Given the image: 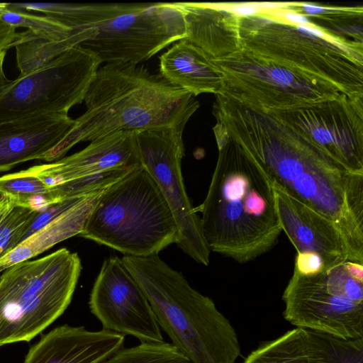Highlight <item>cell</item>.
Segmentation results:
<instances>
[{
    "mask_svg": "<svg viewBox=\"0 0 363 363\" xmlns=\"http://www.w3.org/2000/svg\"><path fill=\"white\" fill-rule=\"evenodd\" d=\"M101 363H191L169 342L140 343L123 347Z\"/></svg>",
    "mask_w": 363,
    "mask_h": 363,
    "instance_id": "44dd1931",
    "label": "cell"
},
{
    "mask_svg": "<svg viewBox=\"0 0 363 363\" xmlns=\"http://www.w3.org/2000/svg\"><path fill=\"white\" fill-rule=\"evenodd\" d=\"M296 27L298 30L305 33L311 37L323 39L327 37V35L324 32L317 28H315L313 26H296Z\"/></svg>",
    "mask_w": 363,
    "mask_h": 363,
    "instance_id": "83f0119b",
    "label": "cell"
},
{
    "mask_svg": "<svg viewBox=\"0 0 363 363\" xmlns=\"http://www.w3.org/2000/svg\"><path fill=\"white\" fill-rule=\"evenodd\" d=\"M16 6L43 13L72 28H95L96 36L81 45L101 62L138 65L186 38L184 18L175 3L20 2Z\"/></svg>",
    "mask_w": 363,
    "mask_h": 363,
    "instance_id": "277c9868",
    "label": "cell"
},
{
    "mask_svg": "<svg viewBox=\"0 0 363 363\" xmlns=\"http://www.w3.org/2000/svg\"><path fill=\"white\" fill-rule=\"evenodd\" d=\"M186 124L135 130V137L140 163L157 184L175 218L177 245L194 260L207 266L211 251L182 174L184 155L182 135Z\"/></svg>",
    "mask_w": 363,
    "mask_h": 363,
    "instance_id": "9c48e42d",
    "label": "cell"
},
{
    "mask_svg": "<svg viewBox=\"0 0 363 363\" xmlns=\"http://www.w3.org/2000/svg\"><path fill=\"white\" fill-rule=\"evenodd\" d=\"M16 28L0 20V52L7 51L19 36Z\"/></svg>",
    "mask_w": 363,
    "mask_h": 363,
    "instance_id": "d4e9b609",
    "label": "cell"
},
{
    "mask_svg": "<svg viewBox=\"0 0 363 363\" xmlns=\"http://www.w3.org/2000/svg\"><path fill=\"white\" fill-rule=\"evenodd\" d=\"M95 28H79L71 36L57 41L38 38L26 30L19 33L13 44L16 50L19 75H25L51 61L72 47L96 36Z\"/></svg>",
    "mask_w": 363,
    "mask_h": 363,
    "instance_id": "ac0fdd59",
    "label": "cell"
},
{
    "mask_svg": "<svg viewBox=\"0 0 363 363\" xmlns=\"http://www.w3.org/2000/svg\"><path fill=\"white\" fill-rule=\"evenodd\" d=\"M141 164L135 130L119 131L94 140L84 149L28 171L48 184L65 183Z\"/></svg>",
    "mask_w": 363,
    "mask_h": 363,
    "instance_id": "7c38bea8",
    "label": "cell"
},
{
    "mask_svg": "<svg viewBox=\"0 0 363 363\" xmlns=\"http://www.w3.org/2000/svg\"><path fill=\"white\" fill-rule=\"evenodd\" d=\"M160 76L169 84L196 96L221 89L220 68L199 47L186 39L176 42L160 57Z\"/></svg>",
    "mask_w": 363,
    "mask_h": 363,
    "instance_id": "9a60e30c",
    "label": "cell"
},
{
    "mask_svg": "<svg viewBox=\"0 0 363 363\" xmlns=\"http://www.w3.org/2000/svg\"><path fill=\"white\" fill-rule=\"evenodd\" d=\"M91 313L104 330L141 343H162L161 328L148 299L122 258L106 259L90 293Z\"/></svg>",
    "mask_w": 363,
    "mask_h": 363,
    "instance_id": "30bf717a",
    "label": "cell"
},
{
    "mask_svg": "<svg viewBox=\"0 0 363 363\" xmlns=\"http://www.w3.org/2000/svg\"><path fill=\"white\" fill-rule=\"evenodd\" d=\"M0 20L16 28H26L35 36L51 41L65 39L79 29L68 27L45 15H35L23 10L8 8Z\"/></svg>",
    "mask_w": 363,
    "mask_h": 363,
    "instance_id": "ffe728a7",
    "label": "cell"
},
{
    "mask_svg": "<svg viewBox=\"0 0 363 363\" xmlns=\"http://www.w3.org/2000/svg\"><path fill=\"white\" fill-rule=\"evenodd\" d=\"M213 6L223 12L232 13L240 17L253 16L266 11L261 3L213 4Z\"/></svg>",
    "mask_w": 363,
    "mask_h": 363,
    "instance_id": "cb8c5ba5",
    "label": "cell"
},
{
    "mask_svg": "<svg viewBox=\"0 0 363 363\" xmlns=\"http://www.w3.org/2000/svg\"><path fill=\"white\" fill-rule=\"evenodd\" d=\"M282 298L284 317L296 328L363 337V264L347 260L311 274L294 269Z\"/></svg>",
    "mask_w": 363,
    "mask_h": 363,
    "instance_id": "52a82bcc",
    "label": "cell"
},
{
    "mask_svg": "<svg viewBox=\"0 0 363 363\" xmlns=\"http://www.w3.org/2000/svg\"><path fill=\"white\" fill-rule=\"evenodd\" d=\"M81 270L77 253L67 248L5 269L0 277V347L30 341L62 315Z\"/></svg>",
    "mask_w": 363,
    "mask_h": 363,
    "instance_id": "8992f818",
    "label": "cell"
},
{
    "mask_svg": "<svg viewBox=\"0 0 363 363\" xmlns=\"http://www.w3.org/2000/svg\"><path fill=\"white\" fill-rule=\"evenodd\" d=\"M280 226L298 255H315L324 270L348 260L343 235L332 220L272 183Z\"/></svg>",
    "mask_w": 363,
    "mask_h": 363,
    "instance_id": "8fae6325",
    "label": "cell"
},
{
    "mask_svg": "<svg viewBox=\"0 0 363 363\" xmlns=\"http://www.w3.org/2000/svg\"><path fill=\"white\" fill-rule=\"evenodd\" d=\"M274 15L284 18L286 21L295 24V26H312L308 18L301 13L294 11H285L281 9L273 11Z\"/></svg>",
    "mask_w": 363,
    "mask_h": 363,
    "instance_id": "484cf974",
    "label": "cell"
},
{
    "mask_svg": "<svg viewBox=\"0 0 363 363\" xmlns=\"http://www.w3.org/2000/svg\"><path fill=\"white\" fill-rule=\"evenodd\" d=\"M242 363H327L324 343L315 331L296 328L259 345Z\"/></svg>",
    "mask_w": 363,
    "mask_h": 363,
    "instance_id": "e0dca14e",
    "label": "cell"
},
{
    "mask_svg": "<svg viewBox=\"0 0 363 363\" xmlns=\"http://www.w3.org/2000/svg\"><path fill=\"white\" fill-rule=\"evenodd\" d=\"M9 3H0V18L4 12L7 9Z\"/></svg>",
    "mask_w": 363,
    "mask_h": 363,
    "instance_id": "f546056e",
    "label": "cell"
},
{
    "mask_svg": "<svg viewBox=\"0 0 363 363\" xmlns=\"http://www.w3.org/2000/svg\"><path fill=\"white\" fill-rule=\"evenodd\" d=\"M316 333L324 343L327 363H363V337L342 339Z\"/></svg>",
    "mask_w": 363,
    "mask_h": 363,
    "instance_id": "603a6c76",
    "label": "cell"
},
{
    "mask_svg": "<svg viewBox=\"0 0 363 363\" xmlns=\"http://www.w3.org/2000/svg\"><path fill=\"white\" fill-rule=\"evenodd\" d=\"M4 197V196L1 194H0V200H1Z\"/></svg>",
    "mask_w": 363,
    "mask_h": 363,
    "instance_id": "4dcf8cb0",
    "label": "cell"
},
{
    "mask_svg": "<svg viewBox=\"0 0 363 363\" xmlns=\"http://www.w3.org/2000/svg\"><path fill=\"white\" fill-rule=\"evenodd\" d=\"M79 235L124 255L147 257L177 243L178 228L159 188L140 164L103 190Z\"/></svg>",
    "mask_w": 363,
    "mask_h": 363,
    "instance_id": "5b68a950",
    "label": "cell"
},
{
    "mask_svg": "<svg viewBox=\"0 0 363 363\" xmlns=\"http://www.w3.org/2000/svg\"><path fill=\"white\" fill-rule=\"evenodd\" d=\"M154 311L160 328L191 363H235L237 333L214 302L192 288L158 255H123Z\"/></svg>",
    "mask_w": 363,
    "mask_h": 363,
    "instance_id": "3957f363",
    "label": "cell"
},
{
    "mask_svg": "<svg viewBox=\"0 0 363 363\" xmlns=\"http://www.w3.org/2000/svg\"><path fill=\"white\" fill-rule=\"evenodd\" d=\"M68 113H50L0 122V172L30 160H44L72 129Z\"/></svg>",
    "mask_w": 363,
    "mask_h": 363,
    "instance_id": "4fadbf2b",
    "label": "cell"
},
{
    "mask_svg": "<svg viewBox=\"0 0 363 363\" xmlns=\"http://www.w3.org/2000/svg\"><path fill=\"white\" fill-rule=\"evenodd\" d=\"M52 185L28 169L0 177V194L15 201L17 206L42 211L52 204Z\"/></svg>",
    "mask_w": 363,
    "mask_h": 363,
    "instance_id": "d6986e66",
    "label": "cell"
},
{
    "mask_svg": "<svg viewBox=\"0 0 363 363\" xmlns=\"http://www.w3.org/2000/svg\"></svg>",
    "mask_w": 363,
    "mask_h": 363,
    "instance_id": "1f68e13d",
    "label": "cell"
},
{
    "mask_svg": "<svg viewBox=\"0 0 363 363\" xmlns=\"http://www.w3.org/2000/svg\"><path fill=\"white\" fill-rule=\"evenodd\" d=\"M77 45L38 69L0 84V122L31 115L61 113L84 101L101 64Z\"/></svg>",
    "mask_w": 363,
    "mask_h": 363,
    "instance_id": "ba28073f",
    "label": "cell"
},
{
    "mask_svg": "<svg viewBox=\"0 0 363 363\" xmlns=\"http://www.w3.org/2000/svg\"><path fill=\"white\" fill-rule=\"evenodd\" d=\"M104 189L89 195L3 256L0 259V272L14 264L36 257L66 239L79 235Z\"/></svg>",
    "mask_w": 363,
    "mask_h": 363,
    "instance_id": "2e32d148",
    "label": "cell"
},
{
    "mask_svg": "<svg viewBox=\"0 0 363 363\" xmlns=\"http://www.w3.org/2000/svg\"><path fill=\"white\" fill-rule=\"evenodd\" d=\"M16 206L15 201L8 197L4 196L0 200V230L8 216Z\"/></svg>",
    "mask_w": 363,
    "mask_h": 363,
    "instance_id": "4316f807",
    "label": "cell"
},
{
    "mask_svg": "<svg viewBox=\"0 0 363 363\" xmlns=\"http://www.w3.org/2000/svg\"><path fill=\"white\" fill-rule=\"evenodd\" d=\"M84 102V113L74 119L72 129L43 161L57 160L80 142L116 132L187 123L199 108L191 94L143 65L129 62L99 67Z\"/></svg>",
    "mask_w": 363,
    "mask_h": 363,
    "instance_id": "7a4b0ae2",
    "label": "cell"
},
{
    "mask_svg": "<svg viewBox=\"0 0 363 363\" xmlns=\"http://www.w3.org/2000/svg\"><path fill=\"white\" fill-rule=\"evenodd\" d=\"M40 211L16 206L0 230V259L23 240L24 235Z\"/></svg>",
    "mask_w": 363,
    "mask_h": 363,
    "instance_id": "7402d4cb",
    "label": "cell"
},
{
    "mask_svg": "<svg viewBox=\"0 0 363 363\" xmlns=\"http://www.w3.org/2000/svg\"><path fill=\"white\" fill-rule=\"evenodd\" d=\"M300 6L306 13L310 15L320 14L328 10V9L324 6L311 4H301Z\"/></svg>",
    "mask_w": 363,
    "mask_h": 363,
    "instance_id": "f1b7e54d",
    "label": "cell"
},
{
    "mask_svg": "<svg viewBox=\"0 0 363 363\" xmlns=\"http://www.w3.org/2000/svg\"><path fill=\"white\" fill-rule=\"evenodd\" d=\"M125 336L84 326H58L33 345L23 363H101L122 349Z\"/></svg>",
    "mask_w": 363,
    "mask_h": 363,
    "instance_id": "5bb4252c",
    "label": "cell"
},
{
    "mask_svg": "<svg viewBox=\"0 0 363 363\" xmlns=\"http://www.w3.org/2000/svg\"><path fill=\"white\" fill-rule=\"evenodd\" d=\"M219 155L201 206L210 251L240 264L269 252L282 231L272 183L238 143H218Z\"/></svg>",
    "mask_w": 363,
    "mask_h": 363,
    "instance_id": "6da1fadb",
    "label": "cell"
}]
</instances>
